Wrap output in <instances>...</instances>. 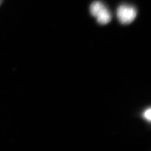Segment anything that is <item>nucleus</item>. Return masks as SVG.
Returning a JSON list of instances; mask_svg holds the SVG:
<instances>
[{"instance_id": "7ed1b4c3", "label": "nucleus", "mask_w": 151, "mask_h": 151, "mask_svg": "<svg viewBox=\"0 0 151 151\" xmlns=\"http://www.w3.org/2000/svg\"><path fill=\"white\" fill-rule=\"evenodd\" d=\"M143 117L145 119V120L151 122V110L150 108L146 110V111L143 114Z\"/></svg>"}, {"instance_id": "20e7f679", "label": "nucleus", "mask_w": 151, "mask_h": 151, "mask_svg": "<svg viewBox=\"0 0 151 151\" xmlns=\"http://www.w3.org/2000/svg\"><path fill=\"white\" fill-rule=\"evenodd\" d=\"M4 0H0V6L2 5Z\"/></svg>"}, {"instance_id": "f257e3e1", "label": "nucleus", "mask_w": 151, "mask_h": 151, "mask_svg": "<svg viewBox=\"0 0 151 151\" xmlns=\"http://www.w3.org/2000/svg\"><path fill=\"white\" fill-rule=\"evenodd\" d=\"M90 11L97 22L101 25L107 24L111 21V14L110 10L100 1H95L90 6Z\"/></svg>"}, {"instance_id": "f03ea898", "label": "nucleus", "mask_w": 151, "mask_h": 151, "mask_svg": "<svg viewBox=\"0 0 151 151\" xmlns=\"http://www.w3.org/2000/svg\"><path fill=\"white\" fill-rule=\"evenodd\" d=\"M137 11L132 6L122 5L117 9V17L122 24H129L134 20Z\"/></svg>"}]
</instances>
